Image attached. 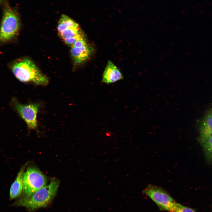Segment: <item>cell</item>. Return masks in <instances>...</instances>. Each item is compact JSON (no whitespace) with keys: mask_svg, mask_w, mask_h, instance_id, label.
<instances>
[{"mask_svg":"<svg viewBox=\"0 0 212 212\" xmlns=\"http://www.w3.org/2000/svg\"><path fill=\"white\" fill-rule=\"evenodd\" d=\"M12 73L20 81L45 86L49 83L44 75L33 61L24 58L14 62L11 66Z\"/></svg>","mask_w":212,"mask_h":212,"instance_id":"obj_1","label":"cell"},{"mask_svg":"<svg viewBox=\"0 0 212 212\" xmlns=\"http://www.w3.org/2000/svg\"><path fill=\"white\" fill-rule=\"evenodd\" d=\"M59 185L58 180L52 179L49 184L44 186L29 197L21 198L14 205L24 207L30 210L45 207L56 195Z\"/></svg>","mask_w":212,"mask_h":212,"instance_id":"obj_2","label":"cell"},{"mask_svg":"<svg viewBox=\"0 0 212 212\" xmlns=\"http://www.w3.org/2000/svg\"><path fill=\"white\" fill-rule=\"evenodd\" d=\"M58 34L64 43L70 47L85 35L79 24L69 16L62 14L57 26Z\"/></svg>","mask_w":212,"mask_h":212,"instance_id":"obj_3","label":"cell"},{"mask_svg":"<svg viewBox=\"0 0 212 212\" xmlns=\"http://www.w3.org/2000/svg\"><path fill=\"white\" fill-rule=\"evenodd\" d=\"M142 192L150 198L160 210L173 212L177 202L162 187L149 184L143 190Z\"/></svg>","mask_w":212,"mask_h":212,"instance_id":"obj_4","label":"cell"},{"mask_svg":"<svg viewBox=\"0 0 212 212\" xmlns=\"http://www.w3.org/2000/svg\"><path fill=\"white\" fill-rule=\"evenodd\" d=\"M21 198L30 196L47 185V178L39 170L35 167L28 168L24 172Z\"/></svg>","mask_w":212,"mask_h":212,"instance_id":"obj_5","label":"cell"},{"mask_svg":"<svg viewBox=\"0 0 212 212\" xmlns=\"http://www.w3.org/2000/svg\"><path fill=\"white\" fill-rule=\"evenodd\" d=\"M20 27L19 16L14 10L7 8L4 11L1 24L0 39L2 42L9 41L18 33Z\"/></svg>","mask_w":212,"mask_h":212,"instance_id":"obj_6","label":"cell"},{"mask_svg":"<svg viewBox=\"0 0 212 212\" xmlns=\"http://www.w3.org/2000/svg\"><path fill=\"white\" fill-rule=\"evenodd\" d=\"M13 105L29 128L36 130L37 127V115L40 106L39 103L23 104L14 99Z\"/></svg>","mask_w":212,"mask_h":212,"instance_id":"obj_7","label":"cell"},{"mask_svg":"<svg viewBox=\"0 0 212 212\" xmlns=\"http://www.w3.org/2000/svg\"><path fill=\"white\" fill-rule=\"evenodd\" d=\"M93 49L87 43L71 47L70 54L74 63L79 65L84 63L91 56Z\"/></svg>","mask_w":212,"mask_h":212,"instance_id":"obj_8","label":"cell"},{"mask_svg":"<svg viewBox=\"0 0 212 212\" xmlns=\"http://www.w3.org/2000/svg\"><path fill=\"white\" fill-rule=\"evenodd\" d=\"M123 76L117 67L109 60L104 70L102 82L107 84L113 83L123 79Z\"/></svg>","mask_w":212,"mask_h":212,"instance_id":"obj_9","label":"cell"},{"mask_svg":"<svg viewBox=\"0 0 212 212\" xmlns=\"http://www.w3.org/2000/svg\"><path fill=\"white\" fill-rule=\"evenodd\" d=\"M24 170V166L19 171L15 180L11 186L9 193V197L11 200L18 197L22 193Z\"/></svg>","mask_w":212,"mask_h":212,"instance_id":"obj_10","label":"cell"},{"mask_svg":"<svg viewBox=\"0 0 212 212\" xmlns=\"http://www.w3.org/2000/svg\"><path fill=\"white\" fill-rule=\"evenodd\" d=\"M200 140L203 143L212 137V116L210 114L204 119L200 126Z\"/></svg>","mask_w":212,"mask_h":212,"instance_id":"obj_11","label":"cell"},{"mask_svg":"<svg viewBox=\"0 0 212 212\" xmlns=\"http://www.w3.org/2000/svg\"><path fill=\"white\" fill-rule=\"evenodd\" d=\"M203 144L206 158L208 161L212 162V137Z\"/></svg>","mask_w":212,"mask_h":212,"instance_id":"obj_12","label":"cell"},{"mask_svg":"<svg viewBox=\"0 0 212 212\" xmlns=\"http://www.w3.org/2000/svg\"><path fill=\"white\" fill-rule=\"evenodd\" d=\"M173 212H197L194 209L177 203Z\"/></svg>","mask_w":212,"mask_h":212,"instance_id":"obj_13","label":"cell"},{"mask_svg":"<svg viewBox=\"0 0 212 212\" xmlns=\"http://www.w3.org/2000/svg\"><path fill=\"white\" fill-rule=\"evenodd\" d=\"M210 115L212 116V111L210 113H209Z\"/></svg>","mask_w":212,"mask_h":212,"instance_id":"obj_14","label":"cell"},{"mask_svg":"<svg viewBox=\"0 0 212 212\" xmlns=\"http://www.w3.org/2000/svg\"></svg>","mask_w":212,"mask_h":212,"instance_id":"obj_15","label":"cell"}]
</instances>
